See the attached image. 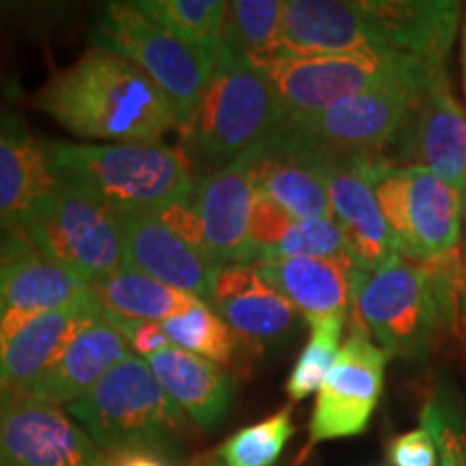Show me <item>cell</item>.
Listing matches in <instances>:
<instances>
[{
	"label": "cell",
	"instance_id": "ba28073f",
	"mask_svg": "<svg viewBox=\"0 0 466 466\" xmlns=\"http://www.w3.org/2000/svg\"><path fill=\"white\" fill-rule=\"evenodd\" d=\"M432 67V63L408 56L404 66L380 85L296 126L335 160L384 156V149L395 143L404 127Z\"/></svg>",
	"mask_w": 466,
	"mask_h": 466
},
{
	"label": "cell",
	"instance_id": "4dcf8cb0",
	"mask_svg": "<svg viewBox=\"0 0 466 466\" xmlns=\"http://www.w3.org/2000/svg\"><path fill=\"white\" fill-rule=\"evenodd\" d=\"M168 339L186 352L212 360L214 365H229L236 357V333L220 319L208 302L162 322Z\"/></svg>",
	"mask_w": 466,
	"mask_h": 466
},
{
	"label": "cell",
	"instance_id": "484cf974",
	"mask_svg": "<svg viewBox=\"0 0 466 466\" xmlns=\"http://www.w3.org/2000/svg\"><path fill=\"white\" fill-rule=\"evenodd\" d=\"M89 294L108 316L156 324L182 316L203 302L197 296L145 277L141 272L126 270V268L93 279L89 283Z\"/></svg>",
	"mask_w": 466,
	"mask_h": 466
},
{
	"label": "cell",
	"instance_id": "60d3db41",
	"mask_svg": "<svg viewBox=\"0 0 466 466\" xmlns=\"http://www.w3.org/2000/svg\"><path fill=\"white\" fill-rule=\"evenodd\" d=\"M462 58H464V96H466V25H464V37H462Z\"/></svg>",
	"mask_w": 466,
	"mask_h": 466
},
{
	"label": "cell",
	"instance_id": "74e56055",
	"mask_svg": "<svg viewBox=\"0 0 466 466\" xmlns=\"http://www.w3.org/2000/svg\"><path fill=\"white\" fill-rule=\"evenodd\" d=\"M104 319L110 326H115L119 330V335L124 337L127 348H132L134 354H138L141 359H151L156 354L162 352V350L175 346V343L168 339L165 330H162L160 324L156 322H132V319H119L108 316V313L102 311Z\"/></svg>",
	"mask_w": 466,
	"mask_h": 466
},
{
	"label": "cell",
	"instance_id": "d6a6232c",
	"mask_svg": "<svg viewBox=\"0 0 466 466\" xmlns=\"http://www.w3.org/2000/svg\"><path fill=\"white\" fill-rule=\"evenodd\" d=\"M423 428L430 430L439 447V466H466V415L447 389L434 391L419 415Z\"/></svg>",
	"mask_w": 466,
	"mask_h": 466
},
{
	"label": "cell",
	"instance_id": "3957f363",
	"mask_svg": "<svg viewBox=\"0 0 466 466\" xmlns=\"http://www.w3.org/2000/svg\"><path fill=\"white\" fill-rule=\"evenodd\" d=\"M56 182L85 192L113 214H151L195 190V167L162 143L83 145L46 141Z\"/></svg>",
	"mask_w": 466,
	"mask_h": 466
},
{
	"label": "cell",
	"instance_id": "f1b7e54d",
	"mask_svg": "<svg viewBox=\"0 0 466 466\" xmlns=\"http://www.w3.org/2000/svg\"><path fill=\"white\" fill-rule=\"evenodd\" d=\"M214 309L233 333L250 343L283 339L299 319V311L268 285Z\"/></svg>",
	"mask_w": 466,
	"mask_h": 466
},
{
	"label": "cell",
	"instance_id": "e0dca14e",
	"mask_svg": "<svg viewBox=\"0 0 466 466\" xmlns=\"http://www.w3.org/2000/svg\"><path fill=\"white\" fill-rule=\"evenodd\" d=\"M255 149L238 156L229 165L214 168L195 184L190 195L203 220L209 253L220 266H250L248 231L258 201Z\"/></svg>",
	"mask_w": 466,
	"mask_h": 466
},
{
	"label": "cell",
	"instance_id": "9c48e42d",
	"mask_svg": "<svg viewBox=\"0 0 466 466\" xmlns=\"http://www.w3.org/2000/svg\"><path fill=\"white\" fill-rule=\"evenodd\" d=\"M400 258L432 264L458 253L462 240V195L423 167H395L376 186Z\"/></svg>",
	"mask_w": 466,
	"mask_h": 466
},
{
	"label": "cell",
	"instance_id": "603a6c76",
	"mask_svg": "<svg viewBox=\"0 0 466 466\" xmlns=\"http://www.w3.org/2000/svg\"><path fill=\"white\" fill-rule=\"evenodd\" d=\"M130 357V348L115 326L100 313L67 343L55 363L22 395L48 401L72 404L102 380L104 376Z\"/></svg>",
	"mask_w": 466,
	"mask_h": 466
},
{
	"label": "cell",
	"instance_id": "4316f807",
	"mask_svg": "<svg viewBox=\"0 0 466 466\" xmlns=\"http://www.w3.org/2000/svg\"><path fill=\"white\" fill-rule=\"evenodd\" d=\"M281 0H236L227 3L223 48L261 63L281 52Z\"/></svg>",
	"mask_w": 466,
	"mask_h": 466
},
{
	"label": "cell",
	"instance_id": "8d00e7d4",
	"mask_svg": "<svg viewBox=\"0 0 466 466\" xmlns=\"http://www.w3.org/2000/svg\"><path fill=\"white\" fill-rule=\"evenodd\" d=\"M264 281L255 270V266L248 264H227L218 268L217 275L212 279V288H209L208 305L218 307L227 300L240 299L244 294L264 288Z\"/></svg>",
	"mask_w": 466,
	"mask_h": 466
},
{
	"label": "cell",
	"instance_id": "52a82bcc",
	"mask_svg": "<svg viewBox=\"0 0 466 466\" xmlns=\"http://www.w3.org/2000/svg\"><path fill=\"white\" fill-rule=\"evenodd\" d=\"M22 238L86 283L124 266V240L115 214L61 182L26 214Z\"/></svg>",
	"mask_w": 466,
	"mask_h": 466
},
{
	"label": "cell",
	"instance_id": "30bf717a",
	"mask_svg": "<svg viewBox=\"0 0 466 466\" xmlns=\"http://www.w3.org/2000/svg\"><path fill=\"white\" fill-rule=\"evenodd\" d=\"M408 61L406 55H277L253 63L270 78L285 121H302L326 113L348 97L380 85Z\"/></svg>",
	"mask_w": 466,
	"mask_h": 466
},
{
	"label": "cell",
	"instance_id": "836d02e7",
	"mask_svg": "<svg viewBox=\"0 0 466 466\" xmlns=\"http://www.w3.org/2000/svg\"><path fill=\"white\" fill-rule=\"evenodd\" d=\"M318 258V259H352L346 240L335 218L294 220L281 242L266 259Z\"/></svg>",
	"mask_w": 466,
	"mask_h": 466
},
{
	"label": "cell",
	"instance_id": "44dd1931",
	"mask_svg": "<svg viewBox=\"0 0 466 466\" xmlns=\"http://www.w3.org/2000/svg\"><path fill=\"white\" fill-rule=\"evenodd\" d=\"M281 52L296 56L382 55L359 0L283 3ZM279 52V55H281Z\"/></svg>",
	"mask_w": 466,
	"mask_h": 466
},
{
	"label": "cell",
	"instance_id": "ffe728a7",
	"mask_svg": "<svg viewBox=\"0 0 466 466\" xmlns=\"http://www.w3.org/2000/svg\"><path fill=\"white\" fill-rule=\"evenodd\" d=\"M382 50L445 66L462 5L451 0H359Z\"/></svg>",
	"mask_w": 466,
	"mask_h": 466
},
{
	"label": "cell",
	"instance_id": "7bdbcfd3",
	"mask_svg": "<svg viewBox=\"0 0 466 466\" xmlns=\"http://www.w3.org/2000/svg\"><path fill=\"white\" fill-rule=\"evenodd\" d=\"M464 248H466V229H464Z\"/></svg>",
	"mask_w": 466,
	"mask_h": 466
},
{
	"label": "cell",
	"instance_id": "ab89813d",
	"mask_svg": "<svg viewBox=\"0 0 466 466\" xmlns=\"http://www.w3.org/2000/svg\"><path fill=\"white\" fill-rule=\"evenodd\" d=\"M188 466H223V462H220L218 456H217V458H209V456H206V458L195 460V462H190Z\"/></svg>",
	"mask_w": 466,
	"mask_h": 466
},
{
	"label": "cell",
	"instance_id": "d6986e66",
	"mask_svg": "<svg viewBox=\"0 0 466 466\" xmlns=\"http://www.w3.org/2000/svg\"><path fill=\"white\" fill-rule=\"evenodd\" d=\"M124 240L126 270L171 285L208 302L212 279L218 268L209 255L199 253L188 242L167 229L151 214H115Z\"/></svg>",
	"mask_w": 466,
	"mask_h": 466
},
{
	"label": "cell",
	"instance_id": "5bb4252c",
	"mask_svg": "<svg viewBox=\"0 0 466 466\" xmlns=\"http://www.w3.org/2000/svg\"><path fill=\"white\" fill-rule=\"evenodd\" d=\"M393 145L398 160L428 168L458 195H466V113L453 96L445 66L432 67Z\"/></svg>",
	"mask_w": 466,
	"mask_h": 466
},
{
	"label": "cell",
	"instance_id": "5b68a950",
	"mask_svg": "<svg viewBox=\"0 0 466 466\" xmlns=\"http://www.w3.org/2000/svg\"><path fill=\"white\" fill-rule=\"evenodd\" d=\"M69 417L102 451H171L186 432V412L168 398L147 360L127 357L89 393L67 404Z\"/></svg>",
	"mask_w": 466,
	"mask_h": 466
},
{
	"label": "cell",
	"instance_id": "9a60e30c",
	"mask_svg": "<svg viewBox=\"0 0 466 466\" xmlns=\"http://www.w3.org/2000/svg\"><path fill=\"white\" fill-rule=\"evenodd\" d=\"M391 168H395V162L384 154L339 158L329 171L333 218L339 225L350 258L357 268L370 270L398 255L393 231L376 197V186Z\"/></svg>",
	"mask_w": 466,
	"mask_h": 466
},
{
	"label": "cell",
	"instance_id": "1f68e13d",
	"mask_svg": "<svg viewBox=\"0 0 466 466\" xmlns=\"http://www.w3.org/2000/svg\"><path fill=\"white\" fill-rule=\"evenodd\" d=\"M296 428L291 421V406L266 417L229 436L217 456L223 466H275Z\"/></svg>",
	"mask_w": 466,
	"mask_h": 466
},
{
	"label": "cell",
	"instance_id": "4fadbf2b",
	"mask_svg": "<svg viewBox=\"0 0 466 466\" xmlns=\"http://www.w3.org/2000/svg\"><path fill=\"white\" fill-rule=\"evenodd\" d=\"M335 158L299 126L283 121L255 149V188L291 218H333L329 171Z\"/></svg>",
	"mask_w": 466,
	"mask_h": 466
},
{
	"label": "cell",
	"instance_id": "6da1fadb",
	"mask_svg": "<svg viewBox=\"0 0 466 466\" xmlns=\"http://www.w3.org/2000/svg\"><path fill=\"white\" fill-rule=\"evenodd\" d=\"M35 106L76 137L100 141L160 143L182 126L175 104L143 69L96 46L52 76Z\"/></svg>",
	"mask_w": 466,
	"mask_h": 466
},
{
	"label": "cell",
	"instance_id": "cb8c5ba5",
	"mask_svg": "<svg viewBox=\"0 0 466 466\" xmlns=\"http://www.w3.org/2000/svg\"><path fill=\"white\" fill-rule=\"evenodd\" d=\"M352 259L285 258L264 259L255 270L305 319L348 313L352 305Z\"/></svg>",
	"mask_w": 466,
	"mask_h": 466
},
{
	"label": "cell",
	"instance_id": "8fae6325",
	"mask_svg": "<svg viewBox=\"0 0 466 466\" xmlns=\"http://www.w3.org/2000/svg\"><path fill=\"white\" fill-rule=\"evenodd\" d=\"M389 359L363 326L352 319L348 339L318 391L302 456L319 442L365 432L380 401Z\"/></svg>",
	"mask_w": 466,
	"mask_h": 466
},
{
	"label": "cell",
	"instance_id": "83f0119b",
	"mask_svg": "<svg viewBox=\"0 0 466 466\" xmlns=\"http://www.w3.org/2000/svg\"><path fill=\"white\" fill-rule=\"evenodd\" d=\"M137 7L175 37L197 46L217 61L227 17L223 0H138Z\"/></svg>",
	"mask_w": 466,
	"mask_h": 466
},
{
	"label": "cell",
	"instance_id": "2e32d148",
	"mask_svg": "<svg viewBox=\"0 0 466 466\" xmlns=\"http://www.w3.org/2000/svg\"><path fill=\"white\" fill-rule=\"evenodd\" d=\"M89 296V283L31 247L0 248V346L35 316Z\"/></svg>",
	"mask_w": 466,
	"mask_h": 466
},
{
	"label": "cell",
	"instance_id": "8992f818",
	"mask_svg": "<svg viewBox=\"0 0 466 466\" xmlns=\"http://www.w3.org/2000/svg\"><path fill=\"white\" fill-rule=\"evenodd\" d=\"M91 42L143 69L175 104L182 126L199 106L217 63L145 15L137 3H108L91 28Z\"/></svg>",
	"mask_w": 466,
	"mask_h": 466
},
{
	"label": "cell",
	"instance_id": "d4e9b609",
	"mask_svg": "<svg viewBox=\"0 0 466 466\" xmlns=\"http://www.w3.org/2000/svg\"><path fill=\"white\" fill-rule=\"evenodd\" d=\"M168 398L206 432L217 430L229 412L233 378L212 360L171 346L147 359Z\"/></svg>",
	"mask_w": 466,
	"mask_h": 466
},
{
	"label": "cell",
	"instance_id": "f35d334b",
	"mask_svg": "<svg viewBox=\"0 0 466 466\" xmlns=\"http://www.w3.org/2000/svg\"><path fill=\"white\" fill-rule=\"evenodd\" d=\"M106 466H167L162 453L147 450H127L115 451L106 458Z\"/></svg>",
	"mask_w": 466,
	"mask_h": 466
},
{
	"label": "cell",
	"instance_id": "f546056e",
	"mask_svg": "<svg viewBox=\"0 0 466 466\" xmlns=\"http://www.w3.org/2000/svg\"><path fill=\"white\" fill-rule=\"evenodd\" d=\"M346 319L348 313L307 319L311 335H309L307 346L302 348L300 357L296 360L288 382H285V391H288L291 401H302L309 395L319 391L341 350Z\"/></svg>",
	"mask_w": 466,
	"mask_h": 466
},
{
	"label": "cell",
	"instance_id": "277c9868",
	"mask_svg": "<svg viewBox=\"0 0 466 466\" xmlns=\"http://www.w3.org/2000/svg\"><path fill=\"white\" fill-rule=\"evenodd\" d=\"M285 121L281 104L264 69L220 48L199 106L184 121V154L192 167H225L259 147Z\"/></svg>",
	"mask_w": 466,
	"mask_h": 466
},
{
	"label": "cell",
	"instance_id": "d590c367",
	"mask_svg": "<svg viewBox=\"0 0 466 466\" xmlns=\"http://www.w3.org/2000/svg\"><path fill=\"white\" fill-rule=\"evenodd\" d=\"M387 458L393 466H439V447L430 430L419 425L389 442Z\"/></svg>",
	"mask_w": 466,
	"mask_h": 466
},
{
	"label": "cell",
	"instance_id": "7a4b0ae2",
	"mask_svg": "<svg viewBox=\"0 0 466 466\" xmlns=\"http://www.w3.org/2000/svg\"><path fill=\"white\" fill-rule=\"evenodd\" d=\"M352 319L389 357L425 359L456 329L466 296L462 253L412 264L393 255L376 268H352Z\"/></svg>",
	"mask_w": 466,
	"mask_h": 466
},
{
	"label": "cell",
	"instance_id": "b9f144b4",
	"mask_svg": "<svg viewBox=\"0 0 466 466\" xmlns=\"http://www.w3.org/2000/svg\"><path fill=\"white\" fill-rule=\"evenodd\" d=\"M460 316H462L464 326H466V296L462 299V307H460Z\"/></svg>",
	"mask_w": 466,
	"mask_h": 466
},
{
	"label": "cell",
	"instance_id": "e575fe53",
	"mask_svg": "<svg viewBox=\"0 0 466 466\" xmlns=\"http://www.w3.org/2000/svg\"><path fill=\"white\" fill-rule=\"evenodd\" d=\"M151 217L160 220L167 229H171L175 236L182 238L184 242H188L192 248H197L199 253L212 258L206 242V231H203V220L199 217V212H197L190 195L184 197V199L168 203V206H162L160 209H156V212H151Z\"/></svg>",
	"mask_w": 466,
	"mask_h": 466
},
{
	"label": "cell",
	"instance_id": "7c38bea8",
	"mask_svg": "<svg viewBox=\"0 0 466 466\" xmlns=\"http://www.w3.org/2000/svg\"><path fill=\"white\" fill-rule=\"evenodd\" d=\"M106 458L56 404L0 391V466H106Z\"/></svg>",
	"mask_w": 466,
	"mask_h": 466
},
{
	"label": "cell",
	"instance_id": "7402d4cb",
	"mask_svg": "<svg viewBox=\"0 0 466 466\" xmlns=\"http://www.w3.org/2000/svg\"><path fill=\"white\" fill-rule=\"evenodd\" d=\"M102 313L91 299L35 316L0 346V391L25 393L61 357L69 341Z\"/></svg>",
	"mask_w": 466,
	"mask_h": 466
},
{
	"label": "cell",
	"instance_id": "ac0fdd59",
	"mask_svg": "<svg viewBox=\"0 0 466 466\" xmlns=\"http://www.w3.org/2000/svg\"><path fill=\"white\" fill-rule=\"evenodd\" d=\"M55 186L46 141L35 137L20 115L0 106V247H28L22 223Z\"/></svg>",
	"mask_w": 466,
	"mask_h": 466
}]
</instances>
